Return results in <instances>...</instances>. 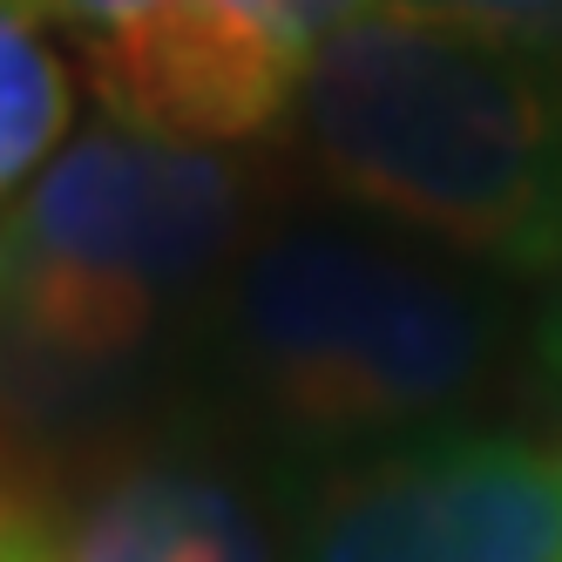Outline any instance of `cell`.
<instances>
[{
  "mask_svg": "<svg viewBox=\"0 0 562 562\" xmlns=\"http://www.w3.org/2000/svg\"><path fill=\"white\" fill-rule=\"evenodd\" d=\"M55 562H271L265 515L217 461L149 448L48 495Z\"/></svg>",
  "mask_w": 562,
  "mask_h": 562,
  "instance_id": "6",
  "label": "cell"
},
{
  "mask_svg": "<svg viewBox=\"0 0 562 562\" xmlns=\"http://www.w3.org/2000/svg\"><path fill=\"white\" fill-rule=\"evenodd\" d=\"M299 149L339 204L461 265L562 278V75L373 8L299 75Z\"/></svg>",
  "mask_w": 562,
  "mask_h": 562,
  "instance_id": "2",
  "label": "cell"
},
{
  "mask_svg": "<svg viewBox=\"0 0 562 562\" xmlns=\"http://www.w3.org/2000/svg\"><path fill=\"white\" fill-rule=\"evenodd\" d=\"M224 380L285 440L346 448L461 414L502 318L468 271L359 231L299 224L237 251L217 299Z\"/></svg>",
  "mask_w": 562,
  "mask_h": 562,
  "instance_id": "3",
  "label": "cell"
},
{
  "mask_svg": "<svg viewBox=\"0 0 562 562\" xmlns=\"http://www.w3.org/2000/svg\"><path fill=\"white\" fill-rule=\"evenodd\" d=\"M292 562H562V440L461 427L367 448L305 495Z\"/></svg>",
  "mask_w": 562,
  "mask_h": 562,
  "instance_id": "4",
  "label": "cell"
},
{
  "mask_svg": "<svg viewBox=\"0 0 562 562\" xmlns=\"http://www.w3.org/2000/svg\"><path fill=\"white\" fill-rule=\"evenodd\" d=\"M237 8H245L278 48H292L299 61H312L339 27H352L359 14H373V0H237Z\"/></svg>",
  "mask_w": 562,
  "mask_h": 562,
  "instance_id": "9",
  "label": "cell"
},
{
  "mask_svg": "<svg viewBox=\"0 0 562 562\" xmlns=\"http://www.w3.org/2000/svg\"><path fill=\"white\" fill-rule=\"evenodd\" d=\"M536 352H542V367L562 380V299L542 312V326H536Z\"/></svg>",
  "mask_w": 562,
  "mask_h": 562,
  "instance_id": "11",
  "label": "cell"
},
{
  "mask_svg": "<svg viewBox=\"0 0 562 562\" xmlns=\"http://www.w3.org/2000/svg\"><path fill=\"white\" fill-rule=\"evenodd\" d=\"M0 562H55L48 495L27 481V468L0 440Z\"/></svg>",
  "mask_w": 562,
  "mask_h": 562,
  "instance_id": "10",
  "label": "cell"
},
{
  "mask_svg": "<svg viewBox=\"0 0 562 562\" xmlns=\"http://www.w3.org/2000/svg\"><path fill=\"white\" fill-rule=\"evenodd\" d=\"M251 170L217 143L95 123L0 211V420L109 407L217 299Z\"/></svg>",
  "mask_w": 562,
  "mask_h": 562,
  "instance_id": "1",
  "label": "cell"
},
{
  "mask_svg": "<svg viewBox=\"0 0 562 562\" xmlns=\"http://www.w3.org/2000/svg\"><path fill=\"white\" fill-rule=\"evenodd\" d=\"M82 55L109 115L183 143H251L292 115L305 61L237 0H34Z\"/></svg>",
  "mask_w": 562,
  "mask_h": 562,
  "instance_id": "5",
  "label": "cell"
},
{
  "mask_svg": "<svg viewBox=\"0 0 562 562\" xmlns=\"http://www.w3.org/2000/svg\"><path fill=\"white\" fill-rule=\"evenodd\" d=\"M393 14H414L434 27L474 34V42H502L521 55H542L562 68V0H380Z\"/></svg>",
  "mask_w": 562,
  "mask_h": 562,
  "instance_id": "8",
  "label": "cell"
},
{
  "mask_svg": "<svg viewBox=\"0 0 562 562\" xmlns=\"http://www.w3.org/2000/svg\"><path fill=\"white\" fill-rule=\"evenodd\" d=\"M68 115L75 82L48 42V14L34 0H0V211L42 177Z\"/></svg>",
  "mask_w": 562,
  "mask_h": 562,
  "instance_id": "7",
  "label": "cell"
}]
</instances>
